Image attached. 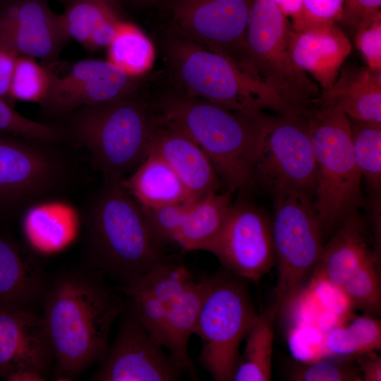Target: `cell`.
<instances>
[{
	"label": "cell",
	"mask_w": 381,
	"mask_h": 381,
	"mask_svg": "<svg viewBox=\"0 0 381 381\" xmlns=\"http://www.w3.org/2000/svg\"><path fill=\"white\" fill-rule=\"evenodd\" d=\"M208 252L226 271L246 281L258 282L275 263L271 220L250 201L233 202Z\"/></svg>",
	"instance_id": "cell-14"
},
{
	"label": "cell",
	"mask_w": 381,
	"mask_h": 381,
	"mask_svg": "<svg viewBox=\"0 0 381 381\" xmlns=\"http://www.w3.org/2000/svg\"><path fill=\"white\" fill-rule=\"evenodd\" d=\"M282 13L291 20L301 10L303 0H273Z\"/></svg>",
	"instance_id": "cell-43"
},
{
	"label": "cell",
	"mask_w": 381,
	"mask_h": 381,
	"mask_svg": "<svg viewBox=\"0 0 381 381\" xmlns=\"http://www.w3.org/2000/svg\"><path fill=\"white\" fill-rule=\"evenodd\" d=\"M356 30L355 43L366 66L381 72V12L361 22Z\"/></svg>",
	"instance_id": "cell-38"
},
{
	"label": "cell",
	"mask_w": 381,
	"mask_h": 381,
	"mask_svg": "<svg viewBox=\"0 0 381 381\" xmlns=\"http://www.w3.org/2000/svg\"><path fill=\"white\" fill-rule=\"evenodd\" d=\"M289 47L296 65L317 81L321 92L335 82L351 43L337 24L304 31L289 30Z\"/></svg>",
	"instance_id": "cell-21"
},
{
	"label": "cell",
	"mask_w": 381,
	"mask_h": 381,
	"mask_svg": "<svg viewBox=\"0 0 381 381\" xmlns=\"http://www.w3.org/2000/svg\"><path fill=\"white\" fill-rule=\"evenodd\" d=\"M122 183L140 207L196 200L180 178L158 155L150 152Z\"/></svg>",
	"instance_id": "cell-24"
},
{
	"label": "cell",
	"mask_w": 381,
	"mask_h": 381,
	"mask_svg": "<svg viewBox=\"0 0 381 381\" xmlns=\"http://www.w3.org/2000/svg\"><path fill=\"white\" fill-rule=\"evenodd\" d=\"M52 78V73L36 59L18 56L11 84L10 98L42 104L48 95Z\"/></svg>",
	"instance_id": "cell-33"
},
{
	"label": "cell",
	"mask_w": 381,
	"mask_h": 381,
	"mask_svg": "<svg viewBox=\"0 0 381 381\" xmlns=\"http://www.w3.org/2000/svg\"><path fill=\"white\" fill-rule=\"evenodd\" d=\"M143 1H159V0H140Z\"/></svg>",
	"instance_id": "cell-44"
},
{
	"label": "cell",
	"mask_w": 381,
	"mask_h": 381,
	"mask_svg": "<svg viewBox=\"0 0 381 381\" xmlns=\"http://www.w3.org/2000/svg\"><path fill=\"white\" fill-rule=\"evenodd\" d=\"M315 104L352 120L381 123V72L342 66L335 82L321 92Z\"/></svg>",
	"instance_id": "cell-22"
},
{
	"label": "cell",
	"mask_w": 381,
	"mask_h": 381,
	"mask_svg": "<svg viewBox=\"0 0 381 381\" xmlns=\"http://www.w3.org/2000/svg\"><path fill=\"white\" fill-rule=\"evenodd\" d=\"M66 141L87 151L102 178L124 179L149 153L157 114L136 93L118 101L83 107L67 115Z\"/></svg>",
	"instance_id": "cell-5"
},
{
	"label": "cell",
	"mask_w": 381,
	"mask_h": 381,
	"mask_svg": "<svg viewBox=\"0 0 381 381\" xmlns=\"http://www.w3.org/2000/svg\"><path fill=\"white\" fill-rule=\"evenodd\" d=\"M140 78H133L107 61H79L60 76L52 75L41 104L47 112L66 116L77 109L111 103L136 93Z\"/></svg>",
	"instance_id": "cell-16"
},
{
	"label": "cell",
	"mask_w": 381,
	"mask_h": 381,
	"mask_svg": "<svg viewBox=\"0 0 381 381\" xmlns=\"http://www.w3.org/2000/svg\"><path fill=\"white\" fill-rule=\"evenodd\" d=\"M122 179L102 178L78 211L83 264L117 287L169 259Z\"/></svg>",
	"instance_id": "cell-2"
},
{
	"label": "cell",
	"mask_w": 381,
	"mask_h": 381,
	"mask_svg": "<svg viewBox=\"0 0 381 381\" xmlns=\"http://www.w3.org/2000/svg\"><path fill=\"white\" fill-rule=\"evenodd\" d=\"M255 123V186L272 197L298 191L314 198L317 171L307 116L263 112Z\"/></svg>",
	"instance_id": "cell-12"
},
{
	"label": "cell",
	"mask_w": 381,
	"mask_h": 381,
	"mask_svg": "<svg viewBox=\"0 0 381 381\" xmlns=\"http://www.w3.org/2000/svg\"><path fill=\"white\" fill-rule=\"evenodd\" d=\"M18 56L0 47V97L10 98V88ZM6 101V100H5Z\"/></svg>",
	"instance_id": "cell-40"
},
{
	"label": "cell",
	"mask_w": 381,
	"mask_h": 381,
	"mask_svg": "<svg viewBox=\"0 0 381 381\" xmlns=\"http://www.w3.org/2000/svg\"><path fill=\"white\" fill-rule=\"evenodd\" d=\"M272 198L271 222L277 269L275 305L280 310L296 298L313 275L322 255L324 235L313 196L286 191Z\"/></svg>",
	"instance_id": "cell-11"
},
{
	"label": "cell",
	"mask_w": 381,
	"mask_h": 381,
	"mask_svg": "<svg viewBox=\"0 0 381 381\" xmlns=\"http://www.w3.org/2000/svg\"><path fill=\"white\" fill-rule=\"evenodd\" d=\"M54 357L42 318L35 310L0 312V378L20 368L52 373Z\"/></svg>",
	"instance_id": "cell-18"
},
{
	"label": "cell",
	"mask_w": 381,
	"mask_h": 381,
	"mask_svg": "<svg viewBox=\"0 0 381 381\" xmlns=\"http://www.w3.org/2000/svg\"><path fill=\"white\" fill-rule=\"evenodd\" d=\"M381 0H345L340 22L356 29L363 20L380 12Z\"/></svg>",
	"instance_id": "cell-39"
},
{
	"label": "cell",
	"mask_w": 381,
	"mask_h": 381,
	"mask_svg": "<svg viewBox=\"0 0 381 381\" xmlns=\"http://www.w3.org/2000/svg\"><path fill=\"white\" fill-rule=\"evenodd\" d=\"M150 152L162 157L175 171L190 193L199 199L224 187L210 160L188 135L157 116Z\"/></svg>",
	"instance_id": "cell-20"
},
{
	"label": "cell",
	"mask_w": 381,
	"mask_h": 381,
	"mask_svg": "<svg viewBox=\"0 0 381 381\" xmlns=\"http://www.w3.org/2000/svg\"><path fill=\"white\" fill-rule=\"evenodd\" d=\"M107 48V61L133 78H140L152 67L155 49L135 25L121 20Z\"/></svg>",
	"instance_id": "cell-29"
},
{
	"label": "cell",
	"mask_w": 381,
	"mask_h": 381,
	"mask_svg": "<svg viewBox=\"0 0 381 381\" xmlns=\"http://www.w3.org/2000/svg\"><path fill=\"white\" fill-rule=\"evenodd\" d=\"M207 278L196 280L185 265L168 259L129 284L118 287L149 332L183 366L196 375L188 353Z\"/></svg>",
	"instance_id": "cell-6"
},
{
	"label": "cell",
	"mask_w": 381,
	"mask_h": 381,
	"mask_svg": "<svg viewBox=\"0 0 381 381\" xmlns=\"http://www.w3.org/2000/svg\"><path fill=\"white\" fill-rule=\"evenodd\" d=\"M327 353L351 356L381 349V322L370 314L354 318L348 325H338L324 334Z\"/></svg>",
	"instance_id": "cell-30"
},
{
	"label": "cell",
	"mask_w": 381,
	"mask_h": 381,
	"mask_svg": "<svg viewBox=\"0 0 381 381\" xmlns=\"http://www.w3.org/2000/svg\"><path fill=\"white\" fill-rule=\"evenodd\" d=\"M20 220L30 246L42 252H52L71 241L79 216L68 200H57L31 207Z\"/></svg>",
	"instance_id": "cell-26"
},
{
	"label": "cell",
	"mask_w": 381,
	"mask_h": 381,
	"mask_svg": "<svg viewBox=\"0 0 381 381\" xmlns=\"http://www.w3.org/2000/svg\"><path fill=\"white\" fill-rule=\"evenodd\" d=\"M253 0H174L179 36L220 54L246 71V30Z\"/></svg>",
	"instance_id": "cell-15"
},
{
	"label": "cell",
	"mask_w": 381,
	"mask_h": 381,
	"mask_svg": "<svg viewBox=\"0 0 381 381\" xmlns=\"http://www.w3.org/2000/svg\"><path fill=\"white\" fill-rule=\"evenodd\" d=\"M67 39L45 0L0 2V47L18 56L50 60Z\"/></svg>",
	"instance_id": "cell-17"
},
{
	"label": "cell",
	"mask_w": 381,
	"mask_h": 381,
	"mask_svg": "<svg viewBox=\"0 0 381 381\" xmlns=\"http://www.w3.org/2000/svg\"><path fill=\"white\" fill-rule=\"evenodd\" d=\"M307 119L317 171L313 202L325 237L358 212L363 204L362 175L354 159L350 119L318 106Z\"/></svg>",
	"instance_id": "cell-8"
},
{
	"label": "cell",
	"mask_w": 381,
	"mask_h": 381,
	"mask_svg": "<svg viewBox=\"0 0 381 381\" xmlns=\"http://www.w3.org/2000/svg\"><path fill=\"white\" fill-rule=\"evenodd\" d=\"M0 133L44 141L65 143L60 126L32 120L15 111L0 97Z\"/></svg>",
	"instance_id": "cell-34"
},
{
	"label": "cell",
	"mask_w": 381,
	"mask_h": 381,
	"mask_svg": "<svg viewBox=\"0 0 381 381\" xmlns=\"http://www.w3.org/2000/svg\"><path fill=\"white\" fill-rule=\"evenodd\" d=\"M194 201L140 208L155 236L168 247L174 245L175 236Z\"/></svg>",
	"instance_id": "cell-35"
},
{
	"label": "cell",
	"mask_w": 381,
	"mask_h": 381,
	"mask_svg": "<svg viewBox=\"0 0 381 381\" xmlns=\"http://www.w3.org/2000/svg\"><path fill=\"white\" fill-rule=\"evenodd\" d=\"M294 381H362L358 368L347 363L321 359L306 362L291 373Z\"/></svg>",
	"instance_id": "cell-37"
},
{
	"label": "cell",
	"mask_w": 381,
	"mask_h": 381,
	"mask_svg": "<svg viewBox=\"0 0 381 381\" xmlns=\"http://www.w3.org/2000/svg\"><path fill=\"white\" fill-rule=\"evenodd\" d=\"M207 280L193 332L202 341L199 363L214 381H231L241 344L258 314L248 281L226 270Z\"/></svg>",
	"instance_id": "cell-10"
},
{
	"label": "cell",
	"mask_w": 381,
	"mask_h": 381,
	"mask_svg": "<svg viewBox=\"0 0 381 381\" xmlns=\"http://www.w3.org/2000/svg\"><path fill=\"white\" fill-rule=\"evenodd\" d=\"M49 278L30 249L0 231V312L34 310Z\"/></svg>",
	"instance_id": "cell-19"
},
{
	"label": "cell",
	"mask_w": 381,
	"mask_h": 381,
	"mask_svg": "<svg viewBox=\"0 0 381 381\" xmlns=\"http://www.w3.org/2000/svg\"><path fill=\"white\" fill-rule=\"evenodd\" d=\"M56 380H72L103 358L126 306L123 292L83 264L50 277L42 301Z\"/></svg>",
	"instance_id": "cell-1"
},
{
	"label": "cell",
	"mask_w": 381,
	"mask_h": 381,
	"mask_svg": "<svg viewBox=\"0 0 381 381\" xmlns=\"http://www.w3.org/2000/svg\"><path fill=\"white\" fill-rule=\"evenodd\" d=\"M290 23L273 0H253L247 30L245 68L294 113L307 115L321 91L294 63L289 47Z\"/></svg>",
	"instance_id": "cell-9"
},
{
	"label": "cell",
	"mask_w": 381,
	"mask_h": 381,
	"mask_svg": "<svg viewBox=\"0 0 381 381\" xmlns=\"http://www.w3.org/2000/svg\"><path fill=\"white\" fill-rule=\"evenodd\" d=\"M119 319L116 334L91 380H181L183 366L149 332L127 301Z\"/></svg>",
	"instance_id": "cell-13"
},
{
	"label": "cell",
	"mask_w": 381,
	"mask_h": 381,
	"mask_svg": "<svg viewBox=\"0 0 381 381\" xmlns=\"http://www.w3.org/2000/svg\"><path fill=\"white\" fill-rule=\"evenodd\" d=\"M378 265V260L371 258L356 270L340 287L351 306L372 315L380 313L381 289Z\"/></svg>",
	"instance_id": "cell-32"
},
{
	"label": "cell",
	"mask_w": 381,
	"mask_h": 381,
	"mask_svg": "<svg viewBox=\"0 0 381 381\" xmlns=\"http://www.w3.org/2000/svg\"><path fill=\"white\" fill-rule=\"evenodd\" d=\"M355 362L361 375L362 381L381 380V358L375 352L356 356Z\"/></svg>",
	"instance_id": "cell-41"
},
{
	"label": "cell",
	"mask_w": 381,
	"mask_h": 381,
	"mask_svg": "<svg viewBox=\"0 0 381 381\" xmlns=\"http://www.w3.org/2000/svg\"><path fill=\"white\" fill-rule=\"evenodd\" d=\"M166 49L186 94L250 117L265 110L295 114L269 87L227 57L181 36L170 37Z\"/></svg>",
	"instance_id": "cell-7"
},
{
	"label": "cell",
	"mask_w": 381,
	"mask_h": 381,
	"mask_svg": "<svg viewBox=\"0 0 381 381\" xmlns=\"http://www.w3.org/2000/svg\"><path fill=\"white\" fill-rule=\"evenodd\" d=\"M121 20L110 0H73L59 15L66 37L91 50L107 48Z\"/></svg>",
	"instance_id": "cell-25"
},
{
	"label": "cell",
	"mask_w": 381,
	"mask_h": 381,
	"mask_svg": "<svg viewBox=\"0 0 381 381\" xmlns=\"http://www.w3.org/2000/svg\"><path fill=\"white\" fill-rule=\"evenodd\" d=\"M376 258L367 241L364 222L358 212L343 221L324 244L313 277L341 287L371 258Z\"/></svg>",
	"instance_id": "cell-23"
},
{
	"label": "cell",
	"mask_w": 381,
	"mask_h": 381,
	"mask_svg": "<svg viewBox=\"0 0 381 381\" xmlns=\"http://www.w3.org/2000/svg\"><path fill=\"white\" fill-rule=\"evenodd\" d=\"M157 116L191 138L230 192L255 186L256 119L186 93L165 97Z\"/></svg>",
	"instance_id": "cell-3"
},
{
	"label": "cell",
	"mask_w": 381,
	"mask_h": 381,
	"mask_svg": "<svg viewBox=\"0 0 381 381\" xmlns=\"http://www.w3.org/2000/svg\"><path fill=\"white\" fill-rule=\"evenodd\" d=\"M345 0H303L291 27L297 31L337 24L343 15Z\"/></svg>",
	"instance_id": "cell-36"
},
{
	"label": "cell",
	"mask_w": 381,
	"mask_h": 381,
	"mask_svg": "<svg viewBox=\"0 0 381 381\" xmlns=\"http://www.w3.org/2000/svg\"><path fill=\"white\" fill-rule=\"evenodd\" d=\"M354 159L372 191L381 188V123L350 119Z\"/></svg>",
	"instance_id": "cell-31"
},
{
	"label": "cell",
	"mask_w": 381,
	"mask_h": 381,
	"mask_svg": "<svg viewBox=\"0 0 381 381\" xmlns=\"http://www.w3.org/2000/svg\"><path fill=\"white\" fill-rule=\"evenodd\" d=\"M231 192H211L190 205L174 244L185 250L208 251L219 236L232 205Z\"/></svg>",
	"instance_id": "cell-27"
},
{
	"label": "cell",
	"mask_w": 381,
	"mask_h": 381,
	"mask_svg": "<svg viewBox=\"0 0 381 381\" xmlns=\"http://www.w3.org/2000/svg\"><path fill=\"white\" fill-rule=\"evenodd\" d=\"M63 144L0 133V228L34 205L68 200L82 185V169Z\"/></svg>",
	"instance_id": "cell-4"
},
{
	"label": "cell",
	"mask_w": 381,
	"mask_h": 381,
	"mask_svg": "<svg viewBox=\"0 0 381 381\" xmlns=\"http://www.w3.org/2000/svg\"><path fill=\"white\" fill-rule=\"evenodd\" d=\"M275 304L258 314L245 338L243 354L239 356L234 381H268L272 377Z\"/></svg>",
	"instance_id": "cell-28"
},
{
	"label": "cell",
	"mask_w": 381,
	"mask_h": 381,
	"mask_svg": "<svg viewBox=\"0 0 381 381\" xmlns=\"http://www.w3.org/2000/svg\"><path fill=\"white\" fill-rule=\"evenodd\" d=\"M47 377L40 371L30 368H20L9 373L4 380L7 381H44Z\"/></svg>",
	"instance_id": "cell-42"
}]
</instances>
